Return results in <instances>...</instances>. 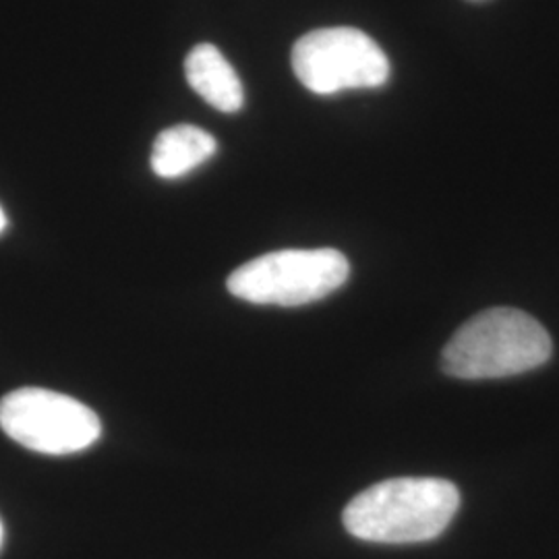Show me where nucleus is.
Segmentation results:
<instances>
[{"label": "nucleus", "instance_id": "423d86ee", "mask_svg": "<svg viewBox=\"0 0 559 559\" xmlns=\"http://www.w3.org/2000/svg\"><path fill=\"white\" fill-rule=\"evenodd\" d=\"M185 75L189 85L203 100L221 112H239L245 104V92L237 71L212 44L195 46L185 60Z\"/></svg>", "mask_w": 559, "mask_h": 559}, {"label": "nucleus", "instance_id": "f257e3e1", "mask_svg": "<svg viewBox=\"0 0 559 559\" xmlns=\"http://www.w3.org/2000/svg\"><path fill=\"white\" fill-rule=\"evenodd\" d=\"M460 508L454 483L436 477H400L365 489L344 510L346 531L369 543H425L448 528Z\"/></svg>", "mask_w": 559, "mask_h": 559}, {"label": "nucleus", "instance_id": "1a4fd4ad", "mask_svg": "<svg viewBox=\"0 0 559 559\" xmlns=\"http://www.w3.org/2000/svg\"><path fill=\"white\" fill-rule=\"evenodd\" d=\"M2 537H4V531H2V522H0V545H2Z\"/></svg>", "mask_w": 559, "mask_h": 559}, {"label": "nucleus", "instance_id": "0eeeda50", "mask_svg": "<svg viewBox=\"0 0 559 559\" xmlns=\"http://www.w3.org/2000/svg\"><path fill=\"white\" fill-rule=\"evenodd\" d=\"M218 150L216 140L193 124H177L154 141L152 170L160 179H180L210 160Z\"/></svg>", "mask_w": 559, "mask_h": 559}, {"label": "nucleus", "instance_id": "39448f33", "mask_svg": "<svg viewBox=\"0 0 559 559\" xmlns=\"http://www.w3.org/2000/svg\"><path fill=\"white\" fill-rule=\"evenodd\" d=\"M293 71L313 94L380 87L390 78V60L380 44L355 27L309 32L293 48Z\"/></svg>", "mask_w": 559, "mask_h": 559}, {"label": "nucleus", "instance_id": "f03ea898", "mask_svg": "<svg viewBox=\"0 0 559 559\" xmlns=\"http://www.w3.org/2000/svg\"><path fill=\"white\" fill-rule=\"evenodd\" d=\"M554 344L533 316L496 307L466 321L445 344L443 371L459 380H500L545 365Z\"/></svg>", "mask_w": 559, "mask_h": 559}, {"label": "nucleus", "instance_id": "7ed1b4c3", "mask_svg": "<svg viewBox=\"0 0 559 559\" xmlns=\"http://www.w3.org/2000/svg\"><path fill=\"white\" fill-rule=\"evenodd\" d=\"M348 274L350 263L336 249H282L240 265L226 284L253 305L300 307L336 293Z\"/></svg>", "mask_w": 559, "mask_h": 559}, {"label": "nucleus", "instance_id": "20e7f679", "mask_svg": "<svg viewBox=\"0 0 559 559\" xmlns=\"http://www.w3.org/2000/svg\"><path fill=\"white\" fill-rule=\"evenodd\" d=\"M0 429L23 448L50 456L81 452L102 436L90 406L44 388H21L0 400Z\"/></svg>", "mask_w": 559, "mask_h": 559}, {"label": "nucleus", "instance_id": "6e6552de", "mask_svg": "<svg viewBox=\"0 0 559 559\" xmlns=\"http://www.w3.org/2000/svg\"><path fill=\"white\" fill-rule=\"evenodd\" d=\"M4 226H7V216H4V212H2V207H0V233L4 230Z\"/></svg>", "mask_w": 559, "mask_h": 559}]
</instances>
